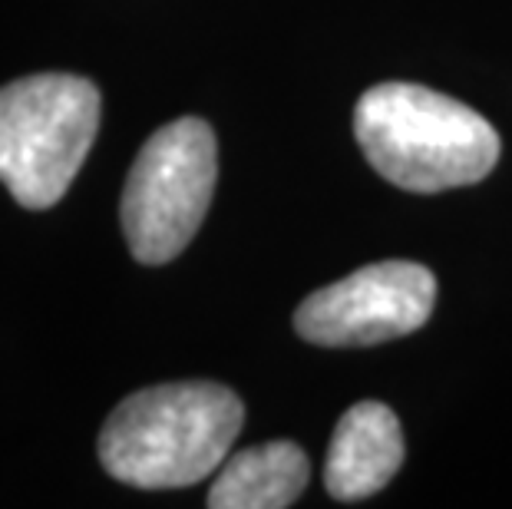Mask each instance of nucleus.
Returning <instances> with one entry per match:
<instances>
[{
    "label": "nucleus",
    "mask_w": 512,
    "mask_h": 509,
    "mask_svg": "<svg viewBox=\"0 0 512 509\" xmlns=\"http://www.w3.org/2000/svg\"><path fill=\"white\" fill-rule=\"evenodd\" d=\"M407 457L397 414L380 400H361L337 420L324 486L334 500L354 503L380 493L394 480Z\"/></svg>",
    "instance_id": "obj_6"
},
{
    "label": "nucleus",
    "mask_w": 512,
    "mask_h": 509,
    "mask_svg": "<svg viewBox=\"0 0 512 509\" xmlns=\"http://www.w3.org/2000/svg\"><path fill=\"white\" fill-rule=\"evenodd\" d=\"M245 424V404L212 381L156 384L129 394L100 430V463L139 490H182L222 467Z\"/></svg>",
    "instance_id": "obj_1"
},
{
    "label": "nucleus",
    "mask_w": 512,
    "mask_h": 509,
    "mask_svg": "<svg viewBox=\"0 0 512 509\" xmlns=\"http://www.w3.org/2000/svg\"><path fill=\"white\" fill-rule=\"evenodd\" d=\"M308 480V453L291 440H271L225 460L205 503L212 509H285L301 500Z\"/></svg>",
    "instance_id": "obj_7"
},
{
    "label": "nucleus",
    "mask_w": 512,
    "mask_h": 509,
    "mask_svg": "<svg viewBox=\"0 0 512 509\" xmlns=\"http://www.w3.org/2000/svg\"><path fill=\"white\" fill-rule=\"evenodd\" d=\"M100 90L73 73H37L0 86V182L24 209H50L90 156Z\"/></svg>",
    "instance_id": "obj_3"
},
{
    "label": "nucleus",
    "mask_w": 512,
    "mask_h": 509,
    "mask_svg": "<svg viewBox=\"0 0 512 509\" xmlns=\"http://www.w3.org/2000/svg\"><path fill=\"white\" fill-rule=\"evenodd\" d=\"M354 136L380 176L420 196L476 186L503 149L489 119L417 83L370 86L354 106Z\"/></svg>",
    "instance_id": "obj_2"
},
{
    "label": "nucleus",
    "mask_w": 512,
    "mask_h": 509,
    "mask_svg": "<svg viewBox=\"0 0 512 509\" xmlns=\"http://www.w3.org/2000/svg\"><path fill=\"white\" fill-rule=\"evenodd\" d=\"M215 179L219 143L205 119L182 116L146 139L119 205L123 235L136 262L166 265L185 252L212 205Z\"/></svg>",
    "instance_id": "obj_4"
},
{
    "label": "nucleus",
    "mask_w": 512,
    "mask_h": 509,
    "mask_svg": "<svg viewBox=\"0 0 512 509\" xmlns=\"http://www.w3.org/2000/svg\"><path fill=\"white\" fill-rule=\"evenodd\" d=\"M437 305V278L417 262H377L318 288L294 311V331L318 348H370L420 331Z\"/></svg>",
    "instance_id": "obj_5"
}]
</instances>
